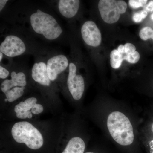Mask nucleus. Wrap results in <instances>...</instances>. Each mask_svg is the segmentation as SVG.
Instances as JSON below:
<instances>
[{"mask_svg": "<svg viewBox=\"0 0 153 153\" xmlns=\"http://www.w3.org/2000/svg\"><path fill=\"white\" fill-rule=\"evenodd\" d=\"M26 50L25 42L14 35H9L5 38L0 45V52L9 57H15L24 54Z\"/></svg>", "mask_w": 153, "mask_h": 153, "instance_id": "nucleus-6", "label": "nucleus"}, {"mask_svg": "<svg viewBox=\"0 0 153 153\" xmlns=\"http://www.w3.org/2000/svg\"><path fill=\"white\" fill-rule=\"evenodd\" d=\"M153 30L149 27H146L142 28L139 33L140 38L143 41H146L148 39L152 38Z\"/></svg>", "mask_w": 153, "mask_h": 153, "instance_id": "nucleus-17", "label": "nucleus"}, {"mask_svg": "<svg viewBox=\"0 0 153 153\" xmlns=\"http://www.w3.org/2000/svg\"><path fill=\"white\" fill-rule=\"evenodd\" d=\"M132 19L134 22L138 23L141 22L144 19L140 13V12L134 13Z\"/></svg>", "mask_w": 153, "mask_h": 153, "instance_id": "nucleus-22", "label": "nucleus"}, {"mask_svg": "<svg viewBox=\"0 0 153 153\" xmlns=\"http://www.w3.org/2000/svg\"><path fill=\"white\" fill-rule=\"evenodd\" d=\"M122 55L124 60H126L129 63H136L138 62L140 60V55L138 52L136 51L135 52L130 54H126L124 52L123 53H121Z\"/></svg>", "mask_w": 153, "mask_h": 153, "instance_id": "nucleus-16", "label": "nucleus"}, {"mask_svg": "<svg viewBox=\"0 0 153 153\" xmlns=\"http://www.w3.org/2000/svg\"><path fill=\"white\" fill-rule=\"evenodd\" d=\"M150 145L151 148L150 153H153V140L151 141Z\"/></svg>", "mask_w": 153, "mask_h": 153, "instance_id": "nucleus-25", "label": "nucleus"}, {"mask_svg": "<svg viewBox=\"0 0 153 153\" xmlns=\"http://www.w3.org/2000/svg\"><path fill=\"white\" fill-rule=\"evenodd\" d=\"M68 60L63 55H55L49 58L47 64L48 76L51 81H54L58 74L65 71L68 65Z\"/></svg>", "mask_w": 153, "mask_h": 153, "instance_id": "nucleus-8", "label": "nucleus"}, {"mask_svg": "<svg viewBox=\"0 0 153 153\" xmlns=\"http://www.w3.org/2000/svg\"><path fill=\"white\" fill-rule=\"evenodd\" d=\"M85 144L79 137H74L69 141L62 153H84Z\"/></svg>", "mask_w": 153, "mask_h": 153, "instance_id": "nucleus-13", "label": "nucleus"}, {"mask_svg": "<svg viewBox=\"0 0 153 153\" xmlns=\"http://www.w3.org/2000/svg\"><path fill=\"white\" fill-rule=\"evenodd\" d=\"M146 9L149 12H153V1H151L148 4L147 6H146Z\"/></svg>", "mask_w": 153, "mask_h": 153, "instance_id": "nucleus-23", "label": "nucleus"}, {"mask_svg": "<svg viewBox=\"0 0 153 153\" xmlns=\"http://www.w3.org/2000/svg\"><path fill=\"white\" fill-rule=\"evenodd\" d=\"M98 7L103 21L111 24L117 22L120 14L125 13L127 4L125 1L121 0H100Z\"/></svg>", "mask_w": 153, "mask_h": 153, "instance_id": "nucleus-4", "label": "nucleus"}, {"mask_svg": "<svg viewBox=\"0 0 153 153\" xmlns=\"http://www.w3.org/2000/svg\"><path fill=\"white\" fill-rule=\"evenodd\" d=\"M107 127L111 136L119 144L128 146L133 142L132 126L128 117L122 113H111L108 117Z\"/></svg>", "mask_w": 153, "mask_h": 153, "instance_id": "nucleus-1", "label": "nucleus"}, {"mask_svg": "<svg viewBox=\"0 0 153 153\" xmlns=\"http://www.w3.org/2000/svg\"><path fill=\"white\" fill-rule=\"evenodd\" d=\"M25 87H16L5 93L7 101L13 102L20 98L24 94Z\"/></svg>", "mask_w": 153, "mask_h": 153, "instance_id": "nucleus-14", "label": "nucleus"}, {"mask_svg": "<svg viewBox=\"0 0 153 153\" xmlns=\"http://www.w3.org/2000/svg\"><path fill=\"white\" fill-rule=\"evenodd\" d=\"M85 153H94L91 152H86Z\"/></svg>", "mask_w": 153, "mask_h": 153, "instance_id": "nucleus-28", "label": "nucleus"}, {"mask_svg": "<svg viewBox=\"0 0 153 153\" xmlns=\"http://www.w3.org/2000/svg\"><path fill=\"white\" fill-rule=\"evenodd\" d=\"M151 19H152L153 21V13L152 14V15H151Z\"/></svg>", "mask_w": 153, "mask_h": 153, "instance_id": "nucleus-27", "label": "nucleus"}, {"mask_svg": "<svg viewBox=\"0 0 153 153\" xmlns=\"http://www.w3.org/2000/svg\"><path fill=\"white\" fill-rule=\"evenodd\" d=\"M47 64L44 62L35 63L32 69V76L36 82L44 86H49L50 81L47 73Z\"/></svg>", "mask_w": 153, "mask_h": 153, "instance_id": "nucleus-9", "label": "nucleus"}, {"mask_svg": "<svg viewBox=\"0 0 153 153\" xmlns=\"http://www.w3.org/2000/svg\"><path fill=\"white\" fill-rule=\"evenodd\" d=\"M43 110H44L43 106L41 104L36 103L32 108L31 112L34 114H38L43 112Z\"/></svg>", "mask_w": 153, "mask_h": 153, "instance_id": "nucleus-20", "label": "nucleus"}, {"mask_svg": "<svg viewBox=\"0 0 153 153\" xmlns=\"http://www.w3.org/2000/svg\"><path fill=\"white\" fill-rule=\"evenodd\" d=\"M147 0H130L129 4L133 9H137L146 5Z\"/></svg>", "mask_w": 153, "mask_h": 153, "instance_id": "nucleus-18", "label": "nucleus"}, {"mask_svg": "<svg viewBox=\"0 0 153 153\" xmlns=\"http://www.w3.org/2000/svg\"><path fill=\"white\" fill-rule=\"evenodd\" d=\"M123 57L117 49L112 50L110 53V64L113 68L117 69L121 66Z\"/></svg>", "mask_w": 153, "mask_h": 153, "instance_id": "nucleus-15", "label": "nucleus"}, {"mask_svg": "<svg viewBox=\"0 0 153 153\" xmlns=\"http://www.w3.org/2000/svg\"><path fill=\"white\" fill-rule=\"evenodd\" d=\"M11 76V79H6L1 84V90L4 93L13 88L25 87L27 85L26 75L23 72L12 71Z\"/></svg>", "mask_w": 153, "mask_h": 153, "instance_id": "nucleus-10", "label": "nucleus"}, {"mask_svg": "<svg viewBox=\"0 0 153 153\" xmlns=\"http://www.w3.org/2000/svg\"><path fill=\"white\" fill-rule=\"evenodd\" d=\"M125 53L126 54H130L135 52L136 47L134 45L131 43H126L125 44Z\"/></svg>", "mask_w": 153, "mask_h": 153, "instance_id": "nucleus-19", "label": "nucleus"}, {"mask_svg": "<svg viewBox=\"0 0 153 153\" xmlns=\"http://www.w3.org/2000/svg\"><path fill=\"white\" fill-rule=\"evenodd\" d=\"M3 57V54L1 52H0V61H1Z\"/></svg>", "mask_w": 153, "mask_h": 153, "instance_id": "nucleus-26", "label": "nucleus"}, {"mask_svg": "<svg viewBox=\"0 0 153 153\" xmlns=\"http://www.w3.org/2000/svg\"><path fill=\"white\" fill-rule=\"evenodd\" d=\"M152 39L153 40V35L152 38Z\"/></svg>", "mask_w": 153, "mask_h": 153, "instance_id": "nucleus-29", "label": "nucleus"}, {"mask_svg": "<svg viewBox=\"0 0 153 153\" xmlns=\"http://www.w3.org/2000/svg\"><path fill=\"white\" fill-rule=\"evenodd\" d=\"M37 99L35 97H30L27 99L24 102H21L16 105L15 111L16 113L18 118H31L33 117L32 112L30 110L32 109L34 105L37 103Z\"/></svg>", "mask_w": 153, "mask_h": 153, "instance_id": "nucleus-12", "label": "nucleus"}, {"mask_svg": "<svg viewBox=\"0 0 153 153\" xmlns=\"http://www.w3.org/2000/svg\"><path fill=\"white\" fill-rule=\"evenodd\" d=\"M12 134L17 143H24L32 149H38L44 144L41 132L28 122H19L15 123L12 128Z\"/></svg>", "mask_w": 153, "mask_h": 153, "instance_id": "nucleus-3", "label": "nucleus"}, {"mask_svg": "<svg viewBox=\"0 0 153 153\" xmlns=\"http://www.w3.org/2000/svg\"><path fill=\"white\" fill-rule=\"evenodd\" d=\"M79 5V0H60L58 2V10L63 17L71 19L77 13Z\"/></svg>", "mask_w": 153, "mask_h": 153, "instance_id": "nucleus-11", "label": "nucleus"}, {"mask_svg": "<svg viewBox=\"0 0 153 153\" xmlns=\"http://www.w3.org/2000/svg\"><path fill=\"white\" fill-rule=\"evenodd\" d=\"M30 23L33 31L42 35L47 40H54L59 38L63 29L52 15L40 10L31 14Z\"/></svg>", "mask_w": 153, "mask_h": 153, "instance_id": "nucleus-2", "label": "nucleus"}, {"mask_svg": "<svg viewBox=\"0 0 153 153\" xmlns=\"http://www.w3.org/2000/svg\"><path fill=\"white\" fill-rule=\"evenodd\" d=\"M8 1L7 0H1L0 1V11H1L5 6L6 4Z\"/></svg>", "mask_w": 153, "mask_h": 153, "instance_id": "nucleus-24", "label": "nucleus"}, {"mask_svg": "<svg viewBox=\"0 0 153 153\" xmlns=\"http://www.w3.org/2000/svg\"><path fill=\"white\" fill-rule=\"evenodd\" d=\"M9 71L7 69L4 68L2 66H0V77L1 79H4L8 76Z\"/></svg>", "mask_w": 153, "mask_h": 153, "instance_id": "nucleus-21", "label": "nucleus"}, {"mask_svg": "<svg viewBox=\"0 0 153 153\" xmlns=\"http://www.w3.org/2000/svg\"><path fill=\"white\" fill-rule=\"evenodd\" d=\"M67 85L73 99L77 100H80L84 92L85 83L83 77L76 74V66L73 63H69Z\"/></svg>", "mask_w": 153, "mask_h": 153, "instance_id": "nucleus-5", "label": "nucleus"}, {"mask_svg": "<svg viewBox=\"0 0 153 153\" xmlns=\"http://www.w3.org/2000/svg\"><path fill=\"white\" fill-rule=\"evenodd\" d=\"M81 33L83 41L88 46L97 47L101 44V33L94 22H85L81 27Z\"/></svg>", "mask_w": 153, "mask_h": 153, "instance_id": "nucleus-7", "label": "nucleus"}]
</instances>
